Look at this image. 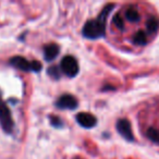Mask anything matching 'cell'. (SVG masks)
<instances>
[{"label": "cell", "instance_id": "cell-2", "mask_svg": "<svg viewBox=\"0 0 159 159\" xmlns=\"http://www.w3.org/2000/svg\"><path fill=\"white\" fill-rule=\"evenodd\" d=\"M0 126L3 132L7 134H12L14 130V122L11 111L8 107L7 102L0 96Z\"/></svg>", "mask_w": 159, "mask_h": 159}, {"label": "cell", "instance_id": "cell-7", "mask_svg": "<svg viewBox=\"0 0 159 159\" xmlns=\"http://www.w3.org/2000/svg\"><path fill=\"white\" fill-rule=\"evenodd\" d=\"M9 64L23 72H32V61H29L22 56H14L10 58Z\"/></svg>", "mask_w": 159, "mask_h": 159}, {"label": "cell", "instance_id": "cell-5", "mask_svg": "<svg viewBox=\"0 0 159 159\" xmlns=\"http://www.w3.org/2000/svg\"><path fill=\"white\" fill-rule=\"evenodd\" d=\"M116 129L118 133L122 136V139L128 142H134V135L132 132L131 123L128 119H119L116 123Z\"/></svg>", "mask_w": 159, "mask_h": 159}, {"label": "cell", "instance_id": "cell-15", "mask_svg": "<svg viewBox=\"0 0 159 159\" xmlns=\"http://www.w3.org/2000/svg\"><path fill=\"white\" fill-rule=\"evenodd\" d=\"M49 122H50L51 125L56 129L63 128V121H62L58 116H49Z\"/></svg>", "mask_w": 159, "mask_h": 159}, {"label": "cell", "instance_id": "cell-14", "mask_svg": "<svg viewBox=\"0 0 159 159\" xmlns=\"http://www.w3.org/2000/svg\"><path fill=\"white\" fill-rule=\"evenodd\" d=\"M112 24L115 25V27L119 31L123 32L124 31V20L120 14H116L112 18Z\"/></svg>", "mask_w": 159, "mask_h": 159}, {"label": "cell", "instance_id": "cell-16", "mask_svg": "<svg viewBox=\"0 0 159 159\" xmlns=\"http://www.w3.org/2000/svg\"><path fill=\"white\" fill-rule=\"evenodd\" d=\"M42 69H43V64L39 61H37V60H33L32 61V72L38 73L42 71Z\"/></svg>", "mask_w": 159, "mask_h": 159}, {"label": "cell", "instance_id": "cell-13", "mask_svg": "<svg viewBox=\"0 0 159 159\" xmlns=\"http://www.w3.org/2000/svg\"><path fill=\"white\" fill-rule=\"evenodd\" d=\"M47 74L51 77L52 80H58L61 77V70H60V66H51L47 69Z\"/></svg>", "mask_w": 159, "mask_h": 159}, {"label": "cell", "instance_id": "cell-11", "mask_svg": "<svg viewBox=\"0 0 159 159\" xmlns=\"http://www.w3.org/2000/svg\"><path fill=\"white\" fill-rule=\"evenodd\" d=\"M146 30L149 34H156L159 30V20L156 16H150L146 21Z\"/></svg>", "mask_w": 159, "mask_h": 159}, {"label": "cell", "instance_id": "cell-10", "mask_svg": "<svg viewBox=\"0 0 159 159\" xmlns=\"http://www.w3.org/2000/svg\"><path fill=\"white\" fill-rule=\"evenodd\" d=\"M132 43L137 46H145L147 44V35L144 31H137L132 36Z\"/></svg>", "mask_w": 159, "mask_h": 159}, {"label": "cell", "instance_id": "cell-1", "mask_svg": "<svg viewBox=\"0 0 159 159\" xmlns=\"http://www.w3.org/2000/svg\"><path fill=\"white\" fill-rule=\"evenodd\" d=\"M115 3H109L102 10L100 14L95 20H89L84 24L82 30L83 37L87 39H99L106 35V21L108 16L115 8Z\"/></svg>", "mask_w": 159, "mask_h": 159}, {"label": "cell", "instance_id": "cell-3", "mask_svg": "<svg viewBox=\"0 0 159 159\" xmlns=\"http://www.w3.org/2000/svg\"><path fill=\"white\" fill-rule=\"evenodd\" d=\"M60 70L64 75L68 77H75L80 72V66L76 59L72 56H66L62 58L61 63H60Z\"/></svg>", "mask_w": 159, "mask_h": 159}, {"label": "cell", "instance_id": "cell-8", "mask_svg": "<svg viewBox=\"0 0 159 159\" xmlns=\"http://www.w3.org/2000/svg\"><path fill=\"white\" fill-rule=\"evenodd\" d=\"M60 52V47L58 46L55 43H51V44L45 45L44 46V59L45 61L50 62L52 60H55L58 57Z\"/></svg>", "mask_w": 159, "mask_h": 159}, {"label": "cell", "instance_id": "cell-17", "mask_svg": "<svg viewBox=\"0 0 159 159\" xmlns=\"http://www.w3.org/2000/svg\"><path fill=\"white\" fill-rule=\"evenodd\" d=\"M74 159H81V158H79V157H75V158Z\"/></svg>", "mask_w": 159, "mask_h": 159}, {"label": "cell", "instance_id": "cell-12", "mask_svg": "<svg viewBox=\"0 0 159 159\" xmlns=\"http://www.w3.org/2000/svg\"><path fill=\"white\" fill-rule=\"evenodd\" d=\"M146 137L152 143L159 144V131L156 130L155 128H148L146 131Z\"/></svg>", "mask_w": 159, "mask_h": 159}, {"label": "cell", "instance_id": "cell-4", "mask_svg": "<svg viewBox=\"0 0 159 159\" xmlns=\"http://www.w3.org/2000/svg\"><path fill=\"white\" fill-rule=\"evenodd\" d=\"M55 105L58 109H61V110H74L79 106V102L73 95L64 94L58 98Z\"/></svg>", "mask_w": 159, "mask_h": 159}, {"label": "cell", "instance_id": "cell-18", "mask_svg": "<svg viewBox=\"0 0 159 159\" xmlns=\"http://www.w3.org/2000/svg\"><path fill=\"white\" fill-rule=\"evenodd\" d=\"M158 131H159V130H158Z\"/></svg>", "mask_w": 159, "mask_h": 159}, {"label": "cell", "instance_id": "cell-9", "mask_svg": "<svg viewBox=\"0 0 159 159\" xmlns=\"http://www.w3.org/2000/svg\"><path fill=\"white\" fill-rule=\"evenodd\" d=\"M124 18L126 21L131 23H137L141 20V16H139V12L136 8L134 7H129L128 9H125L124 11Z\"/></svg>", "mask_w": 159, "mask_h": 159}, {"label": "cell", "instance_id": "cell-6", "mask_svg": "<svg viewBox=\"0 0 159 159\" xmlns=\"http://www.w3.org/2000/svg\"><path fill=\"white\" fill-rule=\"evenodd\" d=\"M75 120L79 123V125H81L84 129H93L97 125V118L89 112L77 113Z\"/></svg>", "mask_w": 159, "mask_h": 159}]
</instances>
